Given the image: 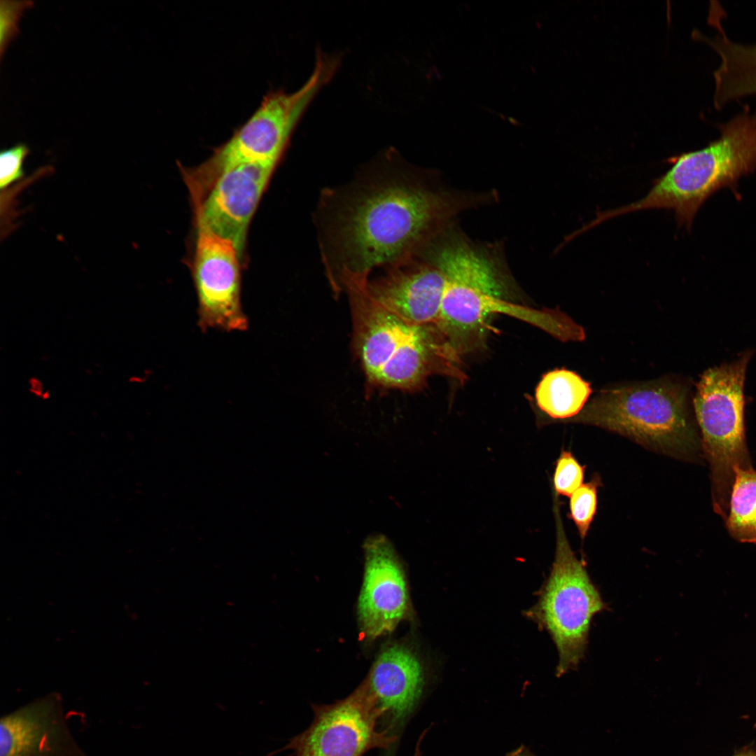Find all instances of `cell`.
<instances>
[{
    "mask_svg": "<svg viewBox=\"0 0 756 756\" xmlns=\"http://www.w3.org/2000/svg\"><path fill=\"white\" fill-rule=\"evenodd\" d=\"M510 756H533L526 750H518L512 753Z\"/></svg>",
    "mask_w": 756,
    "mask_h": 756,
    "instance_id": "603a6c76",
    "label": "cell"
},
{
    "mask_svg": "<svg viewBox=\"0 0 756 756\" xmlns=\"http://www.w3.org/2000/svg\"><path fill=\"white\" fill-rule=\"evenodd\" d=\"M584 468L568 451H562L556 463L554 485L557 495L571 496L582 484Z\"/></svg>",
    "mask_w": 756,
    "mask_h": 756,
    "instance_id": "d6986e66",
    "label": "cell"
},
{
    "mask_svg": "<svg viewBox=\"0 0 756 756\" xmlns=\"http://www.w3.org/2000/svg\"><path fill=\"white\" fill-rule=\"evenodd\" d=\"M445 276L434 262L414 258L388 267L386 274L370 282L366 289L379 305L416 325L437 324L441 310Z\"/></svg>",
    "mask_w": 756,
    "mask_h": 756,
    "instance_id": "5bb4252c",
    "label": "cell"
},
{
    "mask_svg": "<svg viewBox=\"0 0 756 756\" xmlns=\"http://www.w3.org/2000/svg\"><path fill=\"white\" fill-rule=\"evenodd\" d=\"M312 710L310 725L281 750H291L295 756H363L372 749L388 750L397 741L396 735L377 728L383 712L365 679L346 698L314 704Z\"/></svg>",
    "mask_w": 756,
    "mask_h": 756,
    "instance_id": "9c48e42d",
    "label": "cell"
},
{
    "mask_svg": "<svg viewBox=\"0 0 756 756\" xmlns=\"http://www.w3.org/2000/svg\"><path fill=\"white\" fill-rule=\"evenodd\" d=\"M340 56L318 50L311 76L297 91L270 92L248 120L213 155L194 169L195 176L209 185L225 170L243 163L275 167L298 122L318 91L332 78Z\"/></svg>",
    "mask_w": 756,
    "mask_h": 756,
    "instance_id": "52a82bcc",
    "label": "cell"
},
{
    "mask_svg": "<svg viewBox=\"0 0 756 756\" xmlns=\"http://www.w3.org/2000/svg\"><path fill=\"white\" fill-rule=\"evenodd\" d=\"M734 756H756V750L752 748H744Z\"/></svg>",
    "mask_w": 756,
    "mask_h": 756,
    "instance_id": "7402d4cb",
    "label": "cell"
},
{
    "mask_svg": "<svg viewBox=\"0 0 756 756\" xmlns=\"http://www.w3.org/2000/svg\"><path fill=\"white\" fill-rule=\"evenodd\" d=\"M365 680L383 718L388 722L389 732L402 725L413 712L425 684L418 655L407 644L400 642L381 650Z\"/></svg>",
    "mask_w": 756,
    "mask_h": 756,
    "instance_id": "9a60e30c",
    "label": "cell"
},
{
    "mask_svg": "<svg viewBox=\"0 0 756 756\" xmlns=\"http://www.w3.org/2000/svg\"><path fill=\"white\" fill-rule=\"evenodd\" d=\"M29 148L24 144H17L3 150L0 154V188L4 191L10 184L24 176L23 163L29 154Z\"/></svg>",
    "mask_w": 756,
    "mask_h": 756,
    "instance_id": "44dd1931",
    "label": "cell"
},
{
    "mask_svg": "<svg viewBox=\"0 0 756 756\" xmlns=\"http://www.w3.org/2000/svg\"><path fill=\"white\" fill-rule=\"evenodd\" d=\"M414 756H420V754H419V746H417V748H416V752H415V754H414Z\"/></svg>",
    "mask_w": 756,
    "mask_h": 756,
    "instance_id": "cb8c5ba5",
    "label": "cell"
},
{
    "mask_svg": "<svg viewBox=\"0 0 756 756\" xmlns=\"http://www.w3.org/2000/svg\"><path fill=\"white\" fill-rule=\"evenodd\" d=\"M0 756H85L74 738L61 699L49 695L0 720Z\"/></svg>",
    "mask_w": 756,
    "mask_h": 756,
    "instance_id": "4fadbf2b",
    "label": "cell"
},
{
    "mask_svg": "<svg viewBox=\"0 0 756 756\" xmlns=\"http://www.w3.org/2000/svg\"><path fill=\"white\" fill-rule=\"evenodd\" d=\"M687 394L685 385L671 378L608 388L566 421L615 432L675 458L695 459L700 444Z\"/></svg>",
    "mask_w": 756,
    "mask_h": 756,
    "instance_id": "277c9868",
    "label": "cell"
},
{
    "mask_svg": "<svg viewBox=\"0 0 756 756\" xmlns=\"http://www.w3.org/2000/svg\"><path fill=\"white\" fill-rule=\"evenodd\" d=\"M29 1H0V51L1 57L10 41L18 33V24L24 11L32 6Z\"/></svg>",
    "mask_w": 756,
    "mask_h": 756,
    "instance_id": "ffe728a7",
    "label": "cell"
},
{
    "mask_svg": "<svg viewBox=\"0 0 756 756\" xmlns=\"http://www.w3.org/2000/svg\"><path fill=\"white\" fill-rule=\"evenodd\" d=\"M274 167L243 163L219 174L195 204L198 230L231 241L241 256L248 225Z\"/></svg>",
    "mask_w": 756,
    "mask_h": 756,
    "instance_id": "7c38bea8",
    "label": "cell"
},
{
    "mask_svg": "<svg viewBox=\"0 0 756 756\" xmlns=\"http://www.w3.org/2000/svg\"><path fill=\"white\" fill-rule=\"evenodd\" d=\"M433 262L445 276L436 325L458 355L483 346L495 314H508L543 330L549 326L548 309L536 310L507 301L505 285L496 267L472 247L461 243L447 246Z\"/></svg>",
    "mask_w": 756,
    "mask_h": 756,
    "instance_id": "5b68a950",
    "label": "cell"
},
{
    "mask_svg": "<svg viewBox=\"0 0 756 756\" xmlns=\"http://www.w3.org/2000/svg\"><path fill=\"white\" fill-rule=\"evenodd\" d=\"M556 544L554 561L538 603L527 615L551 635L559 652V676L575 668L584 657L591 621L606 608L600 593L566 538L558 503H554Z\"/></svg>",
    "mask_w": 756,
    "mask_h": 756,
    "instance_id": "ba28073f",
    "label": "cell"
},
{
    "mask_svg": "<svg viewBox=\"0 0 756 756\" xmlns=\"http://www.w3.org/2000/svg\"><path fill=\"white\" fill-rule=\"evenodd\" d=\"M240 255L230 241L198 230L192 268L197 296V324L210 329L244 331L248 318L241 301Z\"/></svg>",
    "mask_w": 756,
    "mask_h": 756,
    "instance_id": "30bf717a",
    "label": "cell"
},
{
    "mask_svg": "<svg viewBox=\"0 0 756 756\" xmlns=\"http://www.w3.org/2000/svg\"><path fill=\"white\" fill-rule=\"evenodd\" d=\"M592 391L589 382L562 368L542 376L535 397L538 407L551 418L568 420L581 412Z\"/></svg>",
    "mask_w": 756,
    "mask_h": 756,
    "instance_id": "2e32d148",
    "label": "cell"
},
{
    "mask_svg": "<svg viewBox=\"0 0 756 756\" xmlns=\"http://www.w3.org/2000/svg\"><path fill=\"white\" fill-rule=\"evenodd\" d=\"M598 480L593 479L582 484L570 496V517L583 540L589 531L597 508Z\"/></svg>",
    "mask_w": 756,
    "mask_h": 756,
    "instance_id": "ac0fdd59",
    "label": "cell"
},
{
    "mask_svg": "<svg viewBox=\"0 0 756 756\" xmlns=\"http://www.w3.org/2000/svg\"><path fill=\"white\" fill-rule=\"evenodd\" d=\"M364 554L358 616L363 636L372 640L392 632L413 612L404 567L391 542L382 535L370 537Z\"/></svg>",
    "mask_w": 756,
    "mask_h": 756,
    "instance_id": "8fae6325",
    "label": "cell"
},
{
    "mask_svg": "<svg viewBox=\"0 0 756 756\" xmlns=\"http://www.w3.org/2000/svg\"><path fill=\"white\" fill-rule=\"evenodd\" d=\"M720 136L705 147L671 158V167L654 179L641 199L601 211L603 222L646 209L673 210L678 226L690 230L701 205L722 188L739 199L740 178L756 171V108L748 104L725 122L716 124Z\"/></svg>",
    "mask_w": 756,
    "mask_h": 756,
    "instance_id": "3957f363",
    "label": "cell"
},
{
    "mask_svg": "<svg viewBox=\"0 0 756 756\" xmlns=\"http://www.w3.org/2000/svg\"><path fill=\"white\" fill-rule=\"evenodd\" d=\"M459 208L449 196L398 178L352 193L337 212L330 234L338 265L334 285L342 276L368 280L375 267L414 258Z\"/></svg>",
    "mask_w": 756,
    "mask_h": 756,
    "instance_id": "6da1fadb",
    "label": "cell"
},
{
    "mask_svg": "<svg viewBox=\"0 0 756 756\" xmlns=\"http://www.w3.org/2000/svg\"><path fill=\"white\" fill-rule=\"evenodd\" d=\"M367 281L344 280L353 319V343L368 382L414 391L433 374L463 379L460 355L437 325L409 323L376 303Z\"/></svg>",
    "mask_w": 756,
    "mask_h": 756,
    "instance_id": "7a4b0ae2",
    "label": "cell"
},
{
    "mask_svg": "<svg viewBox=\"0 0 756 756\" xmlns=\"http://www.w3.org/2000/svg\"><path fill=\"white\" fill-rule=\"evenodd\" d=\"M750 358L710 368L696 384L693 403L701 432V445L711 472L715 512L725 521L734 480V468H751L744 428L743 386Z\"/></svg>",
    "mask_w": 756,
    "mask_h": 756,
    "instance_id": "8992f818",
    "label": "cell"
},
{
    "mask_svg": "<svg viewBox=\"0 0 756 756\" xmlns=\"http://www.w3.org/2000/svg\"><path fill=\"white\" fill-rule=\"evenodd\" d=\"M729 533L741 542L756 543V470L734 468L726 519Z\"/></svg>",
    "mask_w": 756,
    "mask_h": 756,
    "instance_id": "e0dca14e",
    "label": "cell"
}]
</instances>
